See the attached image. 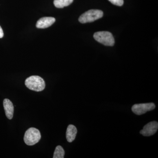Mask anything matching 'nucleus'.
<instances>
[{"label": "nucleus", "instance_id": "13", "mask_svg": "<svg viewBox=\"0 0 158 158\" xmlns=\"http://www.w3.org/2000/svg\"><path fill=\"white\" fill-rule=\"evenodd\" d=\"M4 36V33H3V31L1 26H0V38H2Z\"/></svg>", "mask_w": 158, "mask_h": 158}, {"label": "nucleus", "instance_id": "7", "mask_svg": "<svg viewBox=\"0 0 158 158\" xmlns=\"http://www.w3.org/2000/svg\"><path fill=\"white\" fill-rule=\"evenodd\" d=\"M56 21L53 17H45L41 18L37 21L36 27L37 28L44 29L52 26Z\"/></svg>", "mask_w": 158, "mask_h": 158}, {"label": "nucleus", "instance_id": "4", "mask_svg": "<svg viewBox=\"0 0 158 158\" xmlns=\"http://www.w3.org/2000/svg\"><path fill=\"white\" fill-rule=\"evenodd\" d=\"M94 39L102 44L109 46H113L115 44V40L113 35L107 31H101L94 33Z\"/></svg>", "mask_w": 158, "mask_h": 158}, {"label": "nucleus", "instance_id": "2", "mask_svg": "<svg viewBox=\"0 0 158 158\" xmlns=\"http://www.w3.org/2000/svg\"><path fill=\"white\" fill-rule=\"evenodd\" d=\"M103 12L101 10L98 9H91L86 11L81 15L79 21L82 23L93 22L96 20L102 17Z\"/></svg>", "mask_w": 158, "mask_h": 158}, {"label": "nucleus", "instance_id": "1", "mask_svg": "<svg viewBox=\"0 0 158 158\" xmlns=\"http://www.w3.org/2000/svg\"><path fill=\"white\" fill-rule=\"evenodd\" d=\"M25 84L30 90L39 92L44 90L45 83L41 77L38 76H32L26 79Z\"/></svg>", "mask_w": 158, "mask_h": 158}, {"label": "nucleus", "instance_id": "11", "mask_svg": "<svg viewBox=\"0 0 158 158\" xmlns=\"http://www.w3.org/2000/svg\"><path fill=\"white\" fill-rule=\"evenodd\" d=\"M65 155V151L63 148L60 145H58L56 147L54 152L53 158H63Z\"/></svg>", "mask_w": 158, "mask_h": 158}, {"label": "nucleus", "instance_id": "6", "mask_svg": "<svg viewBox=\"0 0 158 158\" xmlns=\"http://www.w3.org/2000/svg\"><path fill=\"white\" fill-rule=\"evenodd\" d=\"M158 128V123L156 121H152L145 125L143 129L140 131V134L144 136H150L154 135Z\"/></svg>", "mask_w": 158, "mask_h": 158}, {"label": "nucleus", "instance_id": "9", "mask_svg": "<svg viewBox=\"0 0 158 158\" xmlns=\"http://www.w3.org/2000/svg\"><path fill=\"white\" fill-rule=\"evenodd\" d=\"M77 129L73 125H69L67 128L66 138L69 142H72L75 139L77 134Z\"/></svg>", "mask_w": 158, "mask_h": 158}, {"label": "nucleus", "instance_id": "10", "mask_svg": "<svg viewBox=\"0 0 158 158\" xmlns=\"http://www.w3.org/2000/svg\"><path fill=\"white\" fill-rule=\"evenodd\" d=\"M73 0H54V4L57 8H63L69 6Z\"/></svg>", "mask_w": 158, "mask_h": 158}, {"label": "nucleus", "instance_id": "8", "mask_svg": "<svg viewBox=\"0 0 158 158\" xmlns=\"http://www.w3.org/2000/svg\"><path fill=\"white\" fill-rule=\"evenodd\" d=\"M3 106L7 118L9 119H12L14 113V106L12 103L8 99H5L3 101Z\"/></svg>", "mask_w": 158, "mask_h": 158}, {"label": "nucleus", "instance_id": "12", "mask_svg": "<svg viewBox=\"0 0 158 158\" xmlns=\"http://www.w3.org/2000/svg\"><path fill=\"white\" fill-rule=\"evenodd\" d=\"M113 5L118 6H121L123 5V0H109Z\"/></svg>", "mask_w": 158, "mask_h": 158}, {"label": "nucleus", "instance_id": "3", "mask_svg": "<svg viewBox=\"0 0 158 158\" xmlns=\"http://www.w3.org/2000/svg\"><path fill=\"white\" fill-rule=\"evenodd\" d=\"M41 138L40 132L35 128L31 127L26 131L24 137V141L29 146L37 144Z\"/></svg>", "mask_w": 158, "mask_h": 158}, {"label": "nucleus", "instance_id": "5", "mask_svg": "<svg viewBox=\"0 0 158 158\" xmlns=\"http://www.w3.org/2000/svg\"><path fill=\"white\" fill-rule=\"evenodd\" d=\"M155 108V105L153 103H147L134 105L132 107L131 110L133 113L136 115H141L148 111L154 110Z\"/></svg>", "mask_w": 158, "mask_h": 158}]
</instances>
